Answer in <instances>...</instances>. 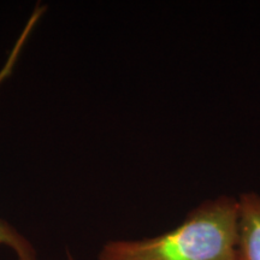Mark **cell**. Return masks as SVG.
<instances>
[{
	"mask_svg": "<svg viewBox=\"0 0 260 260\" xmlns=\"http://www.w3.org/2000/svg\"><path fill=\"white\" fill-rule=\"evenodd\" d=\"M237 199L207 200L162 235L107 242L98 260H241Z\"/></svg>",
	"mask_w": 260,
	"mask_h": 260,
	"instance_id": "cell-1",
	"label": "cell"
},
{
	"mask_svg": "<svg viewBox=\"0 0 260 260\" xmlns=\"http://www.w3.org/2000/svg\"><path fill=\"white\" fill-rule=\"evenodd\" d=\"M32 29L34 28H32L31 24H25L23 30L19 34L17 41L12 46L5 63L0 68V86L11 76L25 42L30 37ZM0 245L10 247L17 255V260H38L37 253H35L30 242L27 239H24L15 228H12L9 223H6L3 219H0Z\"/></svg>",
	"mask_w": 260,
	"mask_h": 260,
	"instance_id": "cell-3",
	"label": "cell"
},
{
	"mask_svg": "<svg viewBox=\"0 0 260 260\" xmlns=\"http://www.w3.org/2000/svg\"><path fill=\"white\" fill-rule=\"evenodd\" d=\"M237 236L241 260H260V195L243 193L237 199Z\"/></svg>",
	"mask_w": 260,
	"mask_h": 260,
	"instance_id": "cell-2",
	"label": "cell"
},
{
	"mask_svg": "<svg viewBox=\"0 0 260 260\" xmlns=\"http://www.w3.org/2000/svg\"><path fill=\"white\" fill-rule=\"evenodd\" d=\"M69 260H73V258H71V256H69Z\"/></svg>",
	"mask_w": 260,
	"mask_h": 260,
	"instance_id": "cell-4",
	"label": "cell"
}]
</instances>
